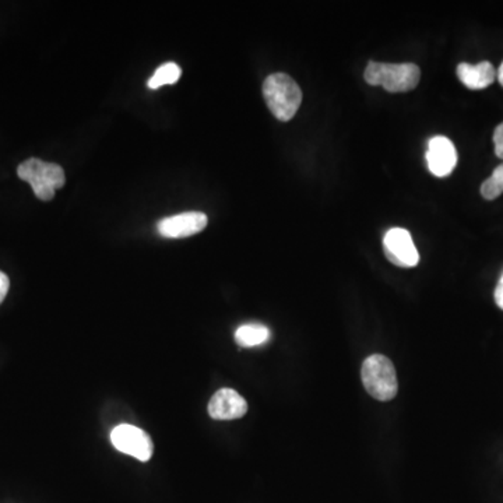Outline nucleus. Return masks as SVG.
Listing matches in <instances>:
<instances>
[{"instance_id":"nucleus-8","label":"nucleus","mask_w":503,"mask_h":503,"mask_svg":"<svg viewBox=\"0 0 503 503\" xmlns=\"http://www.w3.org/2000/svg\"><path fill=\"white\" fill-rule=\"evenodd\" d=\"M208 216L201 211H188L162 218L157 224L158 234L164 238H188L199 234L208 225Z\"/></svg>"},{"instance_id":"nucleus-7","label":"nucleus","mask_w":503,"mask_h":503,"mask_svg":"<svg viewBox=\"0 0 503 503\" xmlns=\"http://www.w3.org/2000/svg\"><path fill=\"white\" fill-rule=\"evenodd\" d=\"M428 169L436 178H444L453 172L458 165V152L453 143L444 136H435L428 143Z\"/></svg>"},{"instance_id":"nucleus-16","label":"nucleus","mask_w":503,"mask_h":503,"mask_svg":"<svg viewBox=\"0 0 503 503\" xmlns=\"http://www.w3.org/2000/svg\"><path fill=\"white\" fill-rule=\"evenodd\" d=\"M495 303L503 310V274L500 277L499 283H498L497 290H495Z\"/></svg>"},{"instance_id":"nucleus-4","label":"nucleus","mask_w":503,"mask_h":503,"mask_svg":"<svg viewBox=\"0 0 503 503\" xmlns=\"http://www.w3.org/2000/svg\"><path fill=\"white\" fill-rule=\"evenodd\" d=\"M361 379L365 390L379 402H389L397 395V375L388 357L381 354L368 357L362 364Z\"/></svg>"},{"instance_id":"nucleus-15","label":"nucleus","mask_w":503,"mask_h":503,"mask_svg":"<svg viewBox=\"0 0 503 503\" xmlns=\"http://www.w3.org/2000/svg\"><path fill=\"white\" fill-rule=\"evenodd\" d=\"M9 288H11L9 277H7L4 271H0V303H4V298H6Z\"/></svg>"},{"instance_id":"nucleus-10","label":"nucleus","mask_w":503,"mask_h":503,"mask_svg":"<svg viewBox=\"0 0 503 503\" xmlns=\"http://www.w3.org/2000/svg\"><path fill=\"white\" fill-rule=\"evenodd\" d=\"M458 77L468 89L483 90L495 82L497 72H495L492 63L487 62V60H483L478 65L460 63L458 67Z\"/></svg>"},{"instance_id":"nucleus-17","label":"nucleus","mask_w":503,"mask_h":503,"mask_svg":"<svg viewBox=\"0 0 503 503\" xmlns=\"http://www.w3.org/2000/svg\"><path fill=\"white\" fill-rule=\"evenodd\" d=\"M497 79L498 82H499L500 86L503 87V62L502 65H500L499 69H498Z\"/></svg>"},{"instance_id":"nucleus-13","label":"nucleus","mask_w":503,"mask_h":503,"mask_svg":"<svg viewBox=\"0 0 503 503\" xmlns=\"http://www.w3.org/2000/svg\"><path fill=\"white\" fill-rule=\"evenodd\" d=\"M503 193V164L493 169L492 175L481 185V194L487 200H495Z\"/></svg>"},{"instance_id":"nucleus-2","label":"nucleus","mask_w":503,"mask_h":503,"mask_svg":"<svg viewBox=\"0 0 503 503\" xmlns=\"http://www.w3.org/2000/svg\"><path fill=\"white\" fill-rule=\"evenodd\" d=\"M371 86H381L389 92L414 90L421 79V70L414 63L369 62L364 73Z\"/></svg>"},{"instance_id":"nucleus-1","label":"nucleus","mask_w":503,"mask_h":503,"mask_svg":"<svg viewBox=\"0 0 503 503\" xmlns=\"http://www.w3.org/2000/svg\"><path fill=\"white\" fill-rule=\"evenodd\" d=\"M263 97L270 112L281 122L291 121L303 104L300 86L286 73H273L264 80Z\"/></svg>"},{"instance_id":"nucleus-9","label":"nucleus","mask_w":503,"mask_h":503,"mask_svg":"<svg viewBox=\"0 0 503 503\" xmlns=\"http://www.w3.org/2000/svg\"><path fill=\"white\" fill-rule=\"evenodd\" d=\"M247 413V400L234 389H220L208 403V414L218 421L238 420L244 417Z\"/></svg>"},{"instance_id":"nucleus-11","label":"nucleus","mask_w":503,"mask_h":503,"mask_svg":"<svg viewBox=\"0 0 503 503\" xmlns=\"http://www.w3.org/2000/svg\"><path fill=\"white\" fill-rule=\"evenodd\" d=\"M270 333L269 327L260 323H248V325L240 326L235 332V342L238 346L245 347V349H252V347L262 346L264 342H269Z\"/></svg>"},{"instance_id":"nucleus-6","label":"nucleus","mask_w":503,"mask_h":503,"mask_svg":"<svg viewBox=\"0 0 503 503\" xmlns=\"http://www.w3.org/2000/svg\"><path fill=\"white\" fill-rule=\"evenodd\" d=\"M383 249L389 262L403 269H412L420 263V254L412 234L405 228H391L383 238Z\"/></svg>"},{"instance_id":"nucleus-12","label":"nucleus","mask_w":503,"mask_h":503,"mask_svg":"<svg viewBox=\"0 0 503 503\" xmlns=\"http://www.w3.org/2000/svg\"><path fill=\"white\" fill-rule=\"evenodd\" d=\"M181 67L174 62H168L155 70L154 75L148 80V89L157 90L167 84H174L181 79Z\"/></svg>"},{"instance_id":"nucleus-14","label":"nucleus","mask_w":503,"mask_h":503,"mask_svg":"<svg viewBox=\"0 0 503 503\" xmlns=\"http://www.w3.org/2000/svg\"><path fill=\"white\" fill-rule=\"evenodd\" d=\"M493 145H495L497 157L503 160V122L493 132Z\"/></svg>"},{"instance_id":"nucleus-3","label":"nucleus","mask_w":503,"mask_h":503,"mask_svg":"<svg viewBox=\"0 0 503 503\" xmlns=\"http://www.w3.org/2000/svg\"><path fill=\"white\" fill-rule=\"evenodd\" d=\"M17 175L31 185L36 198L43 201L52 200L56 189L63 188L67 182L60 165L43 161L40 158H28L21 162L17 168Z\"/></svg>"},{"instance_id":"nucleus-5","label":"nucleus","mask_w":503,"mask_h":503,"mask_svg":"<svg viewBox=\"0 0 503 503\" xmlns=\"http://www.w3.org/2000/svg\"><path fill=\"white\" fill-rule=\"evenodd\" d=\"M111 442L116 451L128 454L140 461H148L154 452L152 437L147 432L133 425L122 424L114 428Z\"/></svg>"}]
</instances>
